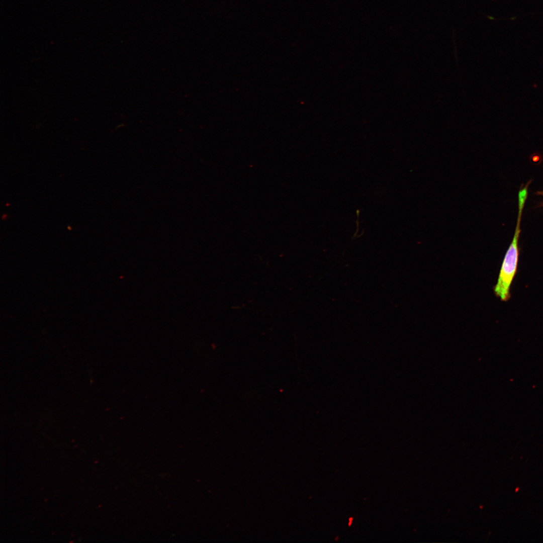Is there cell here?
Instances as JSON below:
<instances>
[{"label":"cell","instance_id":"7a4b0ae2","mask_svg":"<svg viewBox=\"0 0 543 543\" xmlns=\"http://www.w3.org/2000/svg\"><path fill=\"white\" fill-rule=\"evenodd\" d=\"M352 519H353V518H352V517H350V518H349V522H348V526H350V525H351V522H352Z\"/></svg>","mask_w":543,"mask_h":543},{"label":"cell","instance_id":"6da1fadb","mask_svg":"<svg viewBox=\"0 0 543 543\" xmlns=\"http://www.w3.org/2000/svg\"><path fill=\"white\" fill-rule=\"evenodd\" d=\"M528 195V188L523 187L518 194V214L514 235L504 256L497 282L494 289L495 295L502 301L510 297V289L516 274L518 257V241L521 232L520 224L525 203Z\"/></svg>","mask_w":543,"mask_h":543}]
</instances>
